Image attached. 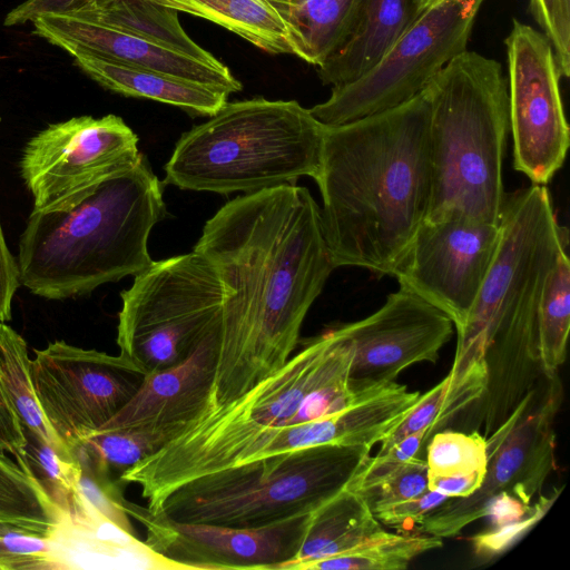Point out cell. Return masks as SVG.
<instances>
[{"instance_id":"obj_8","label":"cell","mask_w":570,"mask_h":570,"mask_svg":"<svg viewBox=\"0 0 570 570\" xmlns=\"http://www.w3.org/2000/svg\"><path fill=\"white\" fill-rule=\"evenodd\" d=\"M120 297L119 355L144 375L186 360L220 323L219 278L194 250L153 262Z\"/></svg>"},{"instance_id":"obj_42","label":"cell","mask_w":570,"mask_h":570,"mask_svg":"<svg viewBox=\"0 0 570 570\" xmlns=\"http://www.w3.org/2000/svg\"><path fill=\"white\" fill-rule=\"evenodd\" d=\"M531 503L502 491L485 503L482 518H489L491 528H500L524 518L531 509Z\"/></svg>"},{"instance_id":"obj_37","label":"cell","mask_w":570,"mask_h":570,"mask_svg":"<svg viewBox=\"0 0 570 570\" xmlns=\"http://www.w3.org/2000/svg\"><path fill=\"white\" fill-rule=\"evenodd\" d=\"M561 491L562 487L554 489L548 495L540 494L531 503L530 511L521 520L500 528H490L473 535L470 542L474 556L483 560H490L505 552L535 527L552 507Z\"/></svg>"},{"instance_id":"obj_33","label":"cell","mask_w":570,"mask_h":570,"mask_svg":"<svg viewBox=\"0 0 570 570\" xmlns=\"http://www.w3.org/2000/svg\"><path fill=\"white\" fill-rule=\"evenodd\" d=\"M0 523L45 534H50L58 524L57 515L45 495L6 454H0Z\"/></svg>"},{"instance_id":"obj_15","label":"cell","mask_w":570,"mask_h":570,"mask_svg":"<svg viewBox=\"0 0 570 570\" xmlns=\"http://www.w3.org/2000/svg\"><path fill=\"white\" fill-rule=\"evenodd\" d=\"M128 515L146 530L145 542L191 569L278 570L298 552L311 513L253 529L180 522L125 500Z\"/></svg>"},{"instance_id":"obj_28","label":"cell","mask_w":570,"mask_h":570,"mask_svg":"<svg viewBox=\"0 0 570 570\" xmlns=\"http://www.w3.org/2000/svg\"><path fill=\"white\" fill-rule=\"evenodd\" d=\"M27 343L12 327L0 322V380L21 424L41 435L62 453L71 455L48 423L30 375Z\"/></svg>"},{"instance_id":"obj_24","label":"cell","mask_w":570,"mask_h":570,"mask_svg":"<svg viewBox=\"0 0 570 570\" xmlns=\"http://www.w3.org/2000/svg\"><path fill=\"white\" fill-rule=\"evenodd\" d=\"M165 46L207 63H219L184 30L178 11L153 0H112L68 12Z\"/></svg>"},{"instance_id":"obj_21","label":"cell","mask_w":570,"mask_h":570,"mask_svg":"<svg viewBox=\"0 0 570 570\" xmlns=\"http://www.w3.org/2000/svg\"><path fill=\"white\" fill-rule=\"evenodd\" d=\"M73 59L85 73L106 89L175 106L194 116L215 115L229 96L204 85L99 57L77 55Z\"/></svg>"},{"instance_id":"obj_34","label":"cell","mask_w":570,"mask_h":570,"mask_svg":"<svg viewBox=\"0 0 570 570\" xmlns=\"http://www.w3.org/2000/svg\"><path fill=\"white\" fill-rule=\"evenodd\" d=\"M175 428L129 426L100 430L86 441L112 474L119 475L159 450L176 433Z\"/></svg>"},{"instance_id":"obj_14","label":"cell","mask_w":570,"mask_h":570,"mask_svg":"<svg viewBox=\"0 0 570 570\" xmlns=\"http://www.w3.org/2000/svg\"><path fill=\"white\" fill-rule=\"evenodd\" d=\"M501 240V225L463 215L424 219L392 276L446 314L455 330L488 275Z\"/></svg>"},{"instance_id":"obj_44","label":"cell","mask_w":570,"mask_h":570,"mask_svg":"<svg viewBox=\"0 0 570 570\" xmlns=\"http://www.w3.org/2000/svg\"><path fill=\"white\" fill-rule=\"evenodd\" d=\"M483 476V472L428 475V489L440 492L449 498H466L480 488Z\"/></svg>"},{"instance_id":"obj_19","label":"cell","mask_w":570,"mask_h":570,"mask_svg":"<svg viewBox=\"0 0 570 570\" xmlns=\"http://www.w3.org/2000/svg\"><path fill=\"white\" fill-rule=\"evenodd\" d=\"M50 538L59 569L187 570L102 517L60 520Z\"/></svg>"},{"instance_id":"obj_18","label":"cell","mask_w":570,"mask_h":570,"mask_svg":"<svg viewBox=\"0 0 570 570\" xmlns=\"http://www.w3.org/2000/svg\"><path fill=\"white\" fill-rule=\"evenodd\" d=\"M219 332L220 323L186 360L145 374L132 399L100 430L155 426L179 431L204 411L215 376Z\"/></svg>"},{"instance_id":"obj_7","label":"cell","mask_w":570,"mask_h":570,"mask_svg":"<svg viewBox=\"0 0 570 570\" xmlns=\"http://www.w3.org/2000/svg\"><path fill=\"white\" fill-rule=\"evenodd\" d=\"M365 445H314L213 472L175 489L157 513L188 523L268 527L312 513L347 487Z\"/></svg>"},{"instance_id":"obj_12","label":"cell","mask_w":570,"mask_h":570,"mask_svg":"<svg viewBox=\"0 0 570 570\" xmlns=\"http://www.w3.org/2000/svg\"><path fill=\"white\" fill-rule=\"evenodd\" d=\"M35 354L30 375L38 402L68 450L106 425L132 399L144 379L121 355L65 341L49 343Z\"/></svg>"},{"instance_id":"obj_25","label":"cell","mask_w":570,"mask_h":570,"mask_svg":"<svg viewBox=\"0 0 570 570\" xmlns=\"http://www.w3.org/2000/svg\"><path fill=\"white\" fill-rule=\"evenodd\" d=\"M488 371L480 363L464 372L449 374L425 394L380 440L377 454L385 453L402 438L420 430H428L430 438L450 426L464 411L478 402L487 390Z\"/></svg>"},{"instance_id":"obj_10","label":"cell","mask_w":570,"mask_h":570,"mask_svg":"<svg viewBox=\"0 0 570 570\" xmlns=\"http://www.w3.org/2000/svg\"><path fill=\"white\" fill-rule=\"evenodd\" d=\"M563 399L559 372L541 375L511 414L487 439L482 484L466 498H451L426 515L415 531L451 538L482 518L485 503L505 491L531 503L556 469L557 414Z\"/></svg>"},{"instance_id":"obj_41","label":"cell","mask_w":570,"mask_h":570,"mask_svg":"<svg viewBox=\"0 0 570 570\" xmlns=\"http://www.w3.org/2000/svg\"><path fill=\"white\" fill-rule=\"evenodd\" d=\"M19 268L4 242L0 225V322L11 320V303L20 286Z\"/></svg>"},{"instance_id":"obj_23","label":"cell","mask_w":570,"mask_h":570,"mask_svg":"<svg viewBox=\"0 0 570 570\" xmlns=\"http://www.w3.org/2000/svg\"><path fill=\"white\" fill-rule=\"evenodd\" d=\"M285 23L292 53L321 66L347 40L362 0H267Z\"/></svg>"},{"instance_id":"obj_9","label":"cell","mask_w":570,"mask_h":570,"mask_svg":"<svg viewBox=\"0 0 570 570\" xmlns=\"http://www.w3.org/2000/svg\"><path fill=\"white\" fill-rule=\"evenodd\" d=\"M482 1H435L367 71L332 87L330 97L311 114L324 126H338L411 100L466 50Z\"/></svg>"},{"instance_id":"obj_26","label":"cell","mask_w":570,"mask_h":570,"mask_svg":"<svg viewBox=\"0 0 570 570\" xmlns=\"http://www.w3.org/2000/svg\"><path fill=\"white\" fill-rule=\"evenodd\" d=\"M223 27L269 53H292L287 30L267 0H153Z\"/></svg>"},{"instance_id":"obj_17","label":"cell","mask_w":570,"mask_h":570,"mask_svg":"<svg viewBox=\"0 0 570 570\" xmlns=\"http://www.w3.org/2000/svg\"><path fill=\"white\" fill-rule=\"evenodd\" d=\"M31 22L35 33L72 57H99L204 85L227 95L242 89V83L223 62L207 63L75 14L42 13Z\"/></svg>"},{"instance_id":"obj_38","label":"cell","mask_w":570,"mask_h":570,"mask_svg":"<svg viewBox=\"0 0 570 570\" xmlns=\"http://www.w3.org/2000/svg\"><path fill=\"white\" fill-rule=\"evenodd\" d=\"M532 16L551 42L561 77L570 76V7L563 0H530Z\"/></svg>"},{"instance_id":"obj_45","label":"cell","mask_w":570,"mask_h":570,"mask_svg":"<svg viewBox=\"0 0 570 570\" xmlns=\"http://www.w3.org/2000/svg\"><path fill=\"white\" fill-rule=\"evenodd\" d=\"M435 1L438 0H416L420 13L426 10Z\"/></svg>"},{"instance_id":"obj_43","label":"cell","mask_w":570,"mask_h":570,"mask_svg":"<svg viewBox=\"0 0 570 570\" xmlns=\"http://www.w3.org/2000/svg\"><path fill=\"white\" fill-rule=\"evenodd\" d=\"M24 443L21 424L6 395L0 380V454L9 452L14 458Z\"/></svg>"},{"instance_id":"obj_4","label":"cell","mask_w":570,"mask_h":570,"mask_svg":"<svg viewBox=\"0 0 570 570\" xmlns=\"http://www.w3.org/2000/svg\"><path fill=\"white\" fill-rule=\"evenodd\" d=\"M166 215L163 183L141 155L75 203L32 210L19 239L20 284L46 299H66L136 276L154 262L148 238Z\"/></svg>"},{"instance_id":"obj_36","label":"cell","mask_w":570,"mask_h":570,"mask_svg":"<svg viewBox=\"0 0 570 570\" xmlns=\"http://www.w3.org/2000/svg\"><path fill=\"white\" fill-rule=\"evenodd\" d=\"M58 569L49 534L0 523V570Z\"/></svg>"},{"instance_id":"obj_6","label":"cell","mask_w":570,"mask_h":570,"mask_svg":"<svg viewBox=\"0 0 570 570\" xmlns=\"http://www.w3.org/2000/svg\"><path fill=\"white\" fill-rule=\"evenodd\" d=\"M325 126L296 100L226 102L181 134L165 165V184L245 194L316 178Z\"/></svg>"},{"instance_id":"obj_1","label":"cell","mask_w":570,"mask_h":570,"mask_svg":"<svg viewBox=\"0 0 570 570\" xmlns=\"http://www.w3.org/2000/svg\"><path fill=\"white\" fill-rule=\"evenodd\" d=\"M193 250L214 267L223 289L208 410L243 395L289 360L335 266L321 209L295 184L229 200L206 222Z\"/></svg>"},{"instance_id":"obj_2","label":"cell","mask_w":570,"mask_h":570,"mask_svg":"<svg viewBox=\"0 0 570 570\" xmlns=\"http://www.w3.org/2000/svg\"><path fill=\"white\" fill-rule=\"evenodd\" d=\"M429 121L424 89L395 108L325 126L314 180L335 268L392 275L429 212Z\"/></svg>"},{"instance_id":"obj_31","label":"cell","mask_w":570,"mask_h":570,"mask_svg":"<svg viewBox=\"0 0 570 570\" xmlns=\"http://www.w3.org/2000/svg\"><path fill=\"white\" fill-rule=\"evenodd\" d=\"M347 488L361 495L372 512H375L426 491V461L416 456L397 464L368 455Z\"/></svg>"},{"instance_id":"obj_5","label":"cell","mask_w":570,"mask_h":570,"mask_svg":"<svg viewBox=\"0 0 570 570\" xmlns=\"http://www.w3.org/2000/svg\"><path fill=\"white\" fill-rule=\"evenodd\" d=\"M431 197L425 219L463 215L499 225L509 95L502 66L475 51L451 59L425 88Z\"/></svg>"},{"instance_id":"obj_40","label":"cell","mask_w":570,"mask_h":570,"mask_svg":"<svg viewBox=\"0 0 570 570\" xmlns=\"http://www.w3.org/2000/svg\"><path fill=\"white\" fill-rule=\"evenodd\" d=\"M94 0H24L4 18L7 27L31 22L42 13H68L77 11Z\"/></svg>"},{"instance_id":"obj_39","label":"cell","mask_w":570,"mask_h":570,"mask_svg":"<svg viewBox=\"0 0 570 570\" xmlns=\"http://www.w3.org/2000/svg\"><path fill=\"white\" fill-rule=\"evenodd\" d=\"M449 497L432 490L406 499L373 512L374 517L385 525L400 532L413 531L415 524L429 515L432 511L445 503Z\"/></svg>"},{"instance_id":"obj_27","label":"cell","mask_w":570,"mask_h":570,"mask_svg":"<svg viewBox=\"0 0 570 570\" xmlns=\"http://www.w3.org/2000/svg\"><path fill=\"white\" fill-rule=\"evenodd\" d=\"M22 428V426H21ZM24 443L17 464L35 482L52 507L58 522L89 520L76 488L77 466L71 455L28 428H22ZM98 517V515H97Z\"/></svg>"},{"instance_id":"obj_13","label":"cell","mask_w":570,"mask_h":570,"mask_svg":"<svg viewBox=\"0 0 570 570\" xmlns=\"http://www.w3.org/2000/svg\"><path fill=\"white\" fill-rule=\"evenodd\" d=\"M505 46L513 167L532 184L546 185L570 145L554 51L546 35L515 19Z\"/></svg>"},{"instance_id":"obj_35","label":"cell","mask_w":570,"mask_h":570,"mask_svg":"<svg viewBox=\"0 0 570 570\" xmlns=\"http://www.w3.org/2000/svg\"><path fill=\"white\" fill-rule=\"evenodd\" d=\"M428 475L485 473L487 439L479 431L440 430L425 445Z\"/></svg>"},{"instance_id":"obj_30","label":"cell","mask_w":570,"mask_h":570,"mask_svg":"<svg viewBox=\"0 0 570 570\" xmlns=\"http://www.w3.org/2000/svg\"><path fill=\"white\" fill-rule=\"evenodd\" d=\"M570 328V263L567 248L549 273L539 304V355L543 375L559 372L567 358Z\"/></svg>"},{"instance_id":"obj_20","label":"cell","mask_w":570,"mask_h":570,"mask_svg":"<svg viewBox=\"0 0 570 570\" xmlns=\"http://www.w3.org/2000/svg\"><path fill=\"white\" fill-rule=\"evenodd\" d=\"M420 14L416 0H362L347 40L318 66L321 81L334 87L363 75Z\"/></svg>"},{"instance_id":"obj_16","label":"cell","mask_w":570,"mask_h":570,"mask_svg":"<svg viewBox=\"0 0 570 570\" xmlns=\"http://www.w3.org/2000/svg\"><path fill=\"white\" fill-rule=\"evenodd\" d=\"M352 342L350 382L357 392H377L409 366L439 358L451 340V318L416 294L400 287L373 314L337 325Z\"/></svg>"},{"instance_id":"obj_29","label":"cell","mask_w":570,"mask_h":570,"mask_svg":"<svg viewBox=\"0 0 570 570\" xmlns=\"http://www.w3.org/2000/svg\"><path fill=\"white\" fill-rule=\"evenodd\" d=\"M442 546L443 540L435 535L384 531L348 551L317 560L306 570H403L416 557Z\"/></svg>"},{"instance_id":"obj_22","label":"cell","mask_w":570,"mask_h":570,"mask_svg":"<svg viewBox=\"0 0 570 570\" xmlns=\"http://www.w3.org/2000/svg\"><path fill=\"white\" fill-rule=\"evenodd\" d=\"M384 531L362 497L346 487L311 513L298 552L278 570H306L311 563L348 551Z\"/></svg>"},{"instance_id":"obj_3","label":"cell","mask_w":570,"mask_h":570,"mask_svg":"<svg viewBox=\"0 0 570 570\" xmlns=\"http://www.w3.org/2000/svg\"><path fill=\"white\" fill-rule=\"evenodd\" d=\"M501 240L494 261L456 328L452 372L485 363L487 390L464 411L459 425L488 436L515 409L542 375L538 312L547 277L568 247L544 185L505 195Z\"/></svg>"},{"instance_id":"obj_32","label":"cell","mask_w":570,"mask_h":570,"mask_svg":"<svg viewBox=\"0 0 570 570\" xmlns=\"http://www.w3.org/2000/svg\"><path fill=\"white\" fill-rule=\"evenodd\" d=\"M69 451L77 466L76 488L86 514L105 517L135 534L124 508L122 483L86 441Z\"/></svg>"},{"instance_id":"obj_11","label":"cell","mask_w":570,"mask_h":570,"mask_svg":"<svg viewBox=\"0 0 570 570\" xmlns=\"http://www.w3.org/2000/svg\"><path fill=\"white\" fill-rule=\"evenodd\" d=\"M138 136L116 115L73 117L49 125L26 145L21 177L33 210L66 207L141 157Z\"/></svg>"}]
</instances>
